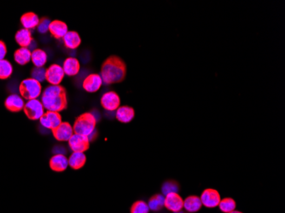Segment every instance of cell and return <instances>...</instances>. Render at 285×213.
<instances>
[{"mask_svg": "<svg viewBox=\"0 0 285 213\" xmlns=\"http://www.w3.org/2000/svg\"><path fill=\"white\" fill-rule=\"evenodd\" d=\"M41 102L47 111L62 112L68 108V94L62 85H50L42 92Z\"/></svg>", "mask_w": 285, "mask_h": 213, "instance_id": "obj_2", "label": "cell"}, {"mask_svg": "<svg viewBox=\"0 0 285 213\" xmlns=\"http://www.w3.org/2000/svg\"><path fill=\"white\" fill-rule=\"evenodd\" d=\"M241 213V212H238V211H233V212H232V213Z\"/></svg>", "mask_w": 285, "mask_h": 213, "instance_id": "obj_34", "label": "cell"}, {"mask_svg": "<svg viewBox=\"0 0 285 213\" xmlns=\"http://www.w3.org/2000/svg\"><path fill=\"white\" fill-rule=\"evenodd\" d=\"M62 40L64 45L68 49H77L78 47L81 45V38L77 32L68 31Z\"/></svg>", "mask_w": 285, "mask_h": 213, "instance_id": "obj_21", "label": "cell"}, {"mask_svg": "<svg viewBox=\"0 0 285 213\" xmlns=\"http://www.w3.org/2000/svg\"><path fill=\"white\" fill-rule=\"evenodd\" d=\"M180 190V184L174 180H168L165 182L161 188V192L165 195L170 194V193H178Z\"/></svg>", "mask_w": 285, "mask_h": 213, "instance_id": "obj_28", "label": "cell"}, {"mask_svg": "<svg viewBox=\"0 0 285 213\" xmlns=\"http://www.w3.org/2000/svg\"><path fill=\"white\" fill-rule=\"evenodd\" d=\"M23 111L29 120L38 121L45 114V108L40 100L34 99L29 100L25 103Z\"/></svg>", "mask_w": 285, "mask_h": 213, "instance_id": "obj_5", "label": "cell"}, {"mask_svg": "<svg viewBox=\"0 0 285 213\" xmlns=\"http://www.w3.org/2000/svg\"><path fill=\"white\" fill-rule=\"evenodd\" d=\"M15 40H16V43H18L22 48H28L30 46L32 42L34 41V39L32 37L31 31L25 28H22L16 32Z\"/></svg>", "mask_w": 285, "mask_h": 213, "instance_id": "obj_19", "label": "cell"}, {"mask_svg": "<svg viewBox=\"0 0 285 213\" xmlns=\"http://www.w3.org/2000/svg\"><path fill=\"white\" fill-rule=\"evenodd\" d=\"M40 21L41 20L39 18L38 15L34 12L25 13L24 15L21 16V19H20V22L22 23L23 28L28 29V30H31V29L37 28Z\"/></svg>", "mask_w": 285, "mask_h": 213, "instance_id": "obj_20", "label": "cell"}, {"mask_svg": "<svg viewBox=\"0 0 285 213\" xmlns=\"http://www.w3.org/2000/svg\"><path fill=\"white\" fill-rule=\"evenodd\" d=\"M164 206L173 213H179L183 209L184 200L179 194L170 193L165 197Z\"/></svg>", "mask_w": 285, "mask_h": 213, "instance_id": "obj_12", "label": "cell"}, {"mask_svg": "<svg viewBox=\"0 0 285 213\" xmlns=\"http://www.w3.org/2000/svg\"><path fill=\"white\" fill-rule=\"evenodd\" d=\"M127 71V65L120 56H110L102 62L100 76L102 83L113 85L124 81Z\"/></svg>", "mask_w": 285, "mask_h": 213, "instance_id": "obj_1", "label": "cell"}, {"mask_svg": "<svg viewBox=\"0 0 285 213\" xmlns=\"http://www.w3.org/2000/svg\"><path fill=\"white\" fill-rule=\"evenodd\" d=\"M164 201L165 198L163 195L156 194L149 199L148 206L150 210L157 212V211L161 210L164 207Z\"/></svg>", "mask_w": 285, "mask_h": 213, "instance_id": "obj_26", "label": "cell"}, {"mask_svg": "<svg viewBox=\"0 0 285 213\" xmlns=\"http://www.w3.org/2000/svg\"><path fill=\"white\" fill-rule=\"evenodd\" d=\"M183 213V212H179V213Z\"/></svg>", "mask_w": 285, "mask_h": 213, "instance_id": "obj_35", "label": "cell"}, {"mask_svg": "<svg viewBox=\"0 0 285 213\" xmlns=\"http://www.w3.org/2000/svg\"><path fill=\"white\" fill-rule=\"evenodd\" d=\"M49 164L51 170L56 172H62L68 168V159L62 154H56L50 158Z\"/></svg>", "mask_w": 285, "mask_h": 213, "instance_id": "obj_16", "label": "cell"}, {"mask_svg": "<svg viewBox=\"0 0 285 213\" xmlns=\"http://www.w3.org/2000/svg\"><path fill=\"white\" fill-rule=\"evenodd\" d=\"M200 199L201 204L208 208L217 207L221 201L219 192L213 189H205L204 191L202 192Z\"/></svg>", "mask_w": 285, "mask_h": 213, "instance_id": "obj_10", "label": "cell"}, {"mask_svg": "<svg viewBox=\"0 0 285 213\" xmlns=\"http://www.w3.org/2000/svg\"><path fill=\"white\" fill-rule=\"evenodd\" d=\"M201 199L198 196L195 195H190L189 197L186 198L184 201V207L187 212L194 213L198 212L201 208Z\"/></svg>", "mask_w": 285, "mask_h": 213, "instance_id": "obj_25", "label": "cell"}, {"mask_svg": "<svg viewBox=\"0 0 285 213\" xmlns=\"http://www.w3.org/2000/svg\"><path fill=\"white\" fill-rule=\"evenodd\" d=\"M32 51L28 48H19L14 53V59L19 65L24 66L31 61Z\"/></svg>", "mask_w": 285, "mask_h": 213, "instance_id": "obj_23", "label": "cell"}, {"mask_svg": "<svg viewBox=\"0 0 285 213\" xmlns=\"http://www.w3.org/2000/svg\"><path fill=\"white\" fill-rule=\"evenodd\" d=\"M46 74L47 69L45 68H34L32 69L31 78L35 81L42 83L46 81Z\"/></svg>", "mask_w": 285, "mask_h": 213, "instance_id": "obj_31", "label": "cell"}, {"mask_svg": "<svg viewBox=\"0 0 285 213\" xmlns=\"http://www.w3.org/2000/svg\"><path fill=\"white\" fill-rule=\"evenodd\" d=\"M131 213H149V206L143 201H137L131 207Z\"/></svg>", "mask_w": 285, "mask_h": 213, "instance_id": "obj_30", "label": "cell"}, {"mask_svg": "<svg viewBox=\"0 0 285 213\" xmlns=\"http://www.w3.org/2000/svg\"><path fill=\"white\" fill-rule=\"evenodd\" d=\"M49 32L53 38H55L56 40H61L63 39L68 32V25L62 21L55 20L50 22Z\"/></svg>", "mask_w": 285, "mask_h": 213, "instance_id": "obj_15", "label": "cell"}, {"mask_svg": "<svg viewBox=\"0 0 285 213\" xmlns=\"http://www.w3.org/2000/svg\"><path fill=\"white\" fill-rule=\"evenodd\" d=\"M19 92L22 98L28 101L37 99L42 93V85L39 81H35L32 78H28L20 84Z\"/></svg>", "mask_w": 285, "mask_h": 213, "instance_id": "obj_4", "label": "cell"}, {"mask_svg": "<svg viewBox=\"0 0 285 213\" xmlns=\"http://www.w3.org/2000/svg\"><path fill=\"white\" fill-rule=\"evenodd\" d=\"M87 162V156L84 153H73L68 158V166L74 170H80Z\"/></svg>", "mask_w": 285, "mask_h": 213, "instance_id": "obj_22", "label": "cell"}, {"mask_svg": "<svg viewBox=\"0 0 285 213\" xmlns=\"http://www.w3.org/2000/svg\"><path fill=\"white\" fill-rule=\"evenodd\" d=\"M53 136L55 139L60 142H68L70 137L74 134L73 127L68 122H62L56 127V129L52 130Z\"/></svg>", "mask_w": 285, "mask_h": 213, "instance_id": "obj_11", "label": "cell"}, {"mask_svg": "<svg viewBox=\"0 0 285 213\" xmlns=\"http://www.w3.org/2000/svg\"><path fill=\"white\" fill-rule=\"evenodd\" d=\"M62 69H63L64 74L69 77L75 76L80 73L81 63L78 61V59L75 58V57H68L63 62Z\"/></svg>", "mask_w": 285, "mask_h": 213, "instance_id": "obj_17", "label": "cell"}, {"mask_svg": "<svg viewBox=\"0 0 285 213\" xmlns=\"http://www.w3.org/2000/svg\"><path fill=\"white\" fill-rule=\"evenodd\" d=\"M47 54L45 50L41 49H35L32 51L31 61L35 68H44L47 64Z\"/></svg>", "mask_w": 285, "mask_h": 213, "instance_id": "obj_24", "label": "cell"}, {"mask_svg": "<svg viewBox=\"0 0 285 213\" xmlns=\"http://www.w3.org/2000/svg\"><path fill=\"white\" fill-rule=\"evenodd\" d=\"M64 75L65 74L61 66L58 64H51L47 69L46 81L50 84V85H59L63 81Z\"/></svg>", "mask_w": 285, "mask_h": 213, "instance_id": "obj_8", "label": "cell"}, {"mask_svg": "<svg viewBox=\"0 0 285 213\" xmlns=\"http://www.w3.org/2000/svg\"><path fill=\"white\" fill-rule=\"evenodd\" d=\"M12 74V64L5 59L0 60V80H7Z\"/></svg>", "mask_w": 285, "mask_h": 213, "instance_id": "obj_27", "label": "cell"}, {"mask_svg": "<svg viewBox=\"0 0 285 213\" xmlns=\"http://www.w3.org/2000/svg\"><path fill=\"white\" fill-rule=\"evenodd\" d=\"M50 22H51V21H50V19L47 18V17L41 18L40 23L38 25V32L40 34H47V32L49 31Z\"/></svg>", "mask_w": 285, "mask_h": 213, "instance_id": "obj_32", "label": "cell"}, {"mask_svg": "<svg viewBox=\"0 0 285 213\" xmlns=\"http://www.w3.org/2000/svg\"><path fill=\"white\" fill-rule=\"evenodd\" d=\"M40 122L42 127L52 130L62 123V116L57 112L47 111L40 119Z\"/></svg>", "mask_w": 285, "mask_h": 213, "instance_id": "obj_9", "label": "cell"}, {"mask_svg": "<svg viewBox=\"0 0 285 213\" xmlns=\"http://www.w3.org/2000/svg\"><path fill=\"white\" fill-rule=\"evenodd\" d=\"M68 146L73 153H84L90 148V139L88 136L74 133L68 140Z\"/></svg>", "mask_w": 285, "mask_h": 213, "instance_id": "obj_6", "label": "cell"}, {"mask_svg": "<svg viewBox=\"0 0 285 213\" xmlns=\"http://www.w3.org/2000/svg\"><path fill=\"white\" fill-rule=\"evenodd\" d=\"M115 117L121 123H130L135 117V110L129 106H121L116 110Z\"/></svg>", "mask_w": 285, "mask_h": 213, "instance_id": "obj_18", "label": "cell"}, {"mask_svg": "<svg viewBox=\"0 0 285 213\" xmlns=\"http://www.w3.org/2000/svg\"><path fill=\"white\" fill-rule=\"evenodd\" d=\"M96 117L90 112H87L75 120L73 130L75 134L89 136L93 135L96 129Z\"/></svg>", "mask_w": 285, "mask_h": 213, "instance_id": "obj_3", "label": "cell"}, {"mask_svg": "<svg viewBox=\"0 0 285 213\" xmlns=\"http://www.w3.org/2000/svg\"><path fill=\"white\" fill-rule=\"evenodd\" d=\"M219 207H220V211L223 213H232L233 211H235L236 202L232 198H226L220 201Z\"/></svg>", "mask_w": 285, "mask_h": 213, "instance_id": "obj_29", "label": "cell"}, {"mask_svg": "<svg viewBox=\"0 0 285 213\" xmlns=\"http://www.w3.org/2000/svg\"><path fill=\"white\" fill-rule=\"evenodd\" d=\"M24 106H25V103H24L23 98L16 94L10 95L4 101L5 108L12 113H18V112L22 111L24 108Z\"/></svg>", "mask_w": 285, "mask_h": 213, "instance_id": "obj_14", "label": "cell"}, {"mask_svg": "<svg viewBox=\"0 0 285 213\" xmlns=\"http://www.w3.org/2000/svg\"><path fill=\"white\" fill-rule=\"evenodd\" d=\"M102 85V80L100 74H92L88 75L83 81V89L87 92L94 93L99 90Z\"/></svg>", "mask_w": 285, "mask_h": 213, "instance_id": "obj_13", "label": "cell"}, {"mask_svg": "<svg viewBox=\"0 0 285 213\" xmlns=\"http://www.w3.org/2000/svg\"><path fill=\"white\" fill-rule=\"evenodd\" d=\"M100 103L102 108L109 112L116 111L121 105V98L115 91H108L101 97Z\"/></svg>", "mask_w": 285, "mask_h": 213, "instance_id": "obj_7", "label": "cell"}, {"mask_svg": "<svg viewBox=\"0 0 285 213\" xmlns=\"http://www.w3.org/2000/svg\"><path fill=\"white\" fill-rule=\"evenodd\" d=\"M7 55V47L3 41H0V60H3Z\"/></svg>", "mask_w": 285, "mask_h": 213, "instance_id": "obj_33", "label": "cell"}]
</instances>
